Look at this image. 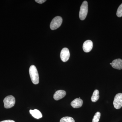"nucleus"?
<instances>
[{
    "mask_svg": "<svg viewBox=\"0 0 122 122\" xmlns=\"http://www.w3.org/2000/svg\"><path fill=\"white\" fill-rule=\"evenodd\" d=\"M83 100L81 99L77 98L72 101L71 105L74 108H80L83 104Z\"/></svg>",
    "mask_w": 122,
    "mask_h": 122,
    "instance_id": "nucleus-10",
    "label": "nucleus"
},
{
    "mask_svg": "<svg viewBox=\"0 0 122 122\" xmlns=\"http://www.w3.org/2000/svg\"><path fill=\"white\" fill-rule=\"evenodd\" d=\"M99 98V92L97 90H96L94 91L93 95L92 96L91 100L93 102H95L98 100Z\"/></svg>",
    "mask_w": 122,
    "mask_h": 122,
    "instance_id": "nucleus-12",
    "label": "nucleus"
},
{
    "mask_svg": "<svg viewBox=\"0 0 122 122\" xmlns=\"http://www.w3.org/2000/svg\"><path fill=\"white\" fill-rule=\"evenodd\" d=\"M30 112L33 117L35 118L38 119L42 117V114L41 113V112L37 109L34 110H30Z\"/></svg>",
    "mask_w": 122,
    "mask_h": 122,
    "instance_id": "nucleus-11",
    "label": "nucleus"
},
{
    "mask_svg": "<svg viewBox=\"0 0 122 122\" xmlns=\"http://www.w3.org/2000/svg\"><path fill=\"white\" fill-rule=\"evenodd\" d=\"M116 15L119 17H122V3L118 8Z\"/></svg>",
    "mask_w": 122,
    "mask_h": 122,
    "instance_id": "nucleus-15",
    "label": "nucleus"
},
{
    "mask_svg": "<svg viewBox=\"0 0 122 122\" xmlns=\"http://www.w3.org/2000/svg\"><path fill=\"white\" fill-rule=\"evenodd\" d=\"M112 66L114 69L118 70L122 69V60L121 59H117L114 60L112 62Z\"/></svg>",
    "mask_w": 122,
    "mask_h": 122,
    "instance_id": "nucleus-9",
    "label": "nucleus"
},
{
    "mask_svg": "<svg viewBox=\"0 0 122 122\" xmlns=\"http://www.w3.org/2000/svg\"><path fill=\"white\" fill-rule=\"evenodd\" d=\"M60 122H75V121L73 118L67 116L61 118Z\"/></svg>",
    "mask_w": 122,
    "mask_h": 122,
    "instance_id": "nucleus-13",
    "label": "nucleus"
},
{
    "mask_svg": "<svg viewBox=\"0 0 122 122\" xmlns=\"http://www.w3.org/2000/svg\"><path fill=\"white\" fill-rule=\"evenodd\" d=\"M100 116H101V114L99 112H96V114H95L94 116L93 119H92V122H98L100 119Z\"/></svg>",
    "mask_w": 122,
    "mask_h": 122,
    "instance_id": "nucleus-14",
    "label": "nucleus"
},
{
    "mask_svg": "<svg viewBox=\"0 0 122 122\" xmlns=\"http://www.w3.org/2000/svg\"><path fill=\"white\" fill-rule=\"evenodd\" d=\"M35 1L39 4H42L46 1V0H35Z\"/></svg>",
    "mask_w": 122,
    "mask_h": 122,
    "instance_id": "nucleus-16",
    "label": "nucleus"
},
{
    "mask_svg": "<svg viewBox=\"0 0 122 122\" xmlns=\"http://www.w3.org/2000/svg\"><path fill=\"white\" fill-rule=\"evenodd\" d=\"M29 74L32 82L35 85L38 84L39 82V75L35 66H30L29 68Z\"/></svg>",
    "mask_w": 122,
    "mask_h": 122,
    "instance_id": "nucleus-1",
    "label": "nucleus"
},
{
    "mask_svg": "<svg viewBox=\"0 0 122 122\" xmlns=\"http://www.w3.org/2000/svg\"><path fill=\"white\" fill-rule=\"evenodd\" d=\"M93 42L91 40H87L84 42L83 45V51L86 53L90 52L93 48Z\"/></svg>",
    "mask_w": 122,
    "mask_h": 122,
    "instance_id": "nucleus-7",
    "label": "nucleus"
},
{
    "mask_svg": "<svg viewBox=\"0 0 122 122\" xmlns=\"http://www.w3.org/2000/svg\"><path fill=\"white\" fill-rule=\"evenodd\" d=\"M60 57L62 61L66 62L68 61L70 57V53L69 49L66 48H63L61 51Z\"/></svg>",
    "mask_w": 122,
    "mask_h": 122,
    "instance_id": "nucleus-6",
    "label": "nucleus"
},
{
    "mask_svg": "<svg viewBox=\"0 0 122 122\" xmlns=\"http://www.w3.org/2000/svg\"><path fill=\"white\" fill-rule=\"evenodd\" d=\"M110 65H112V63H110Z\"/></svg>",
    "mask_w": 122,
    "mask_h": 122,
    "instance_id": "nucleus-18",
    "label": "nucleus"
},
{
    "mask_svg": "<svg viewBox=\"0 0 122 122\" xmlns=\"http://www.w3.org/2000/svg\"><path fill=\"white\" fill-rule=\"evenodd\" d=\"M62 22V19L61 17L58 16L54 17L51 22V29L52 30L57 29L61 26Z\"/></svg>",
    "mask_w": 122,
    "mask_h": 122,
    "instance_id": "nucleus-3",
    "label": "nucleus"
},
{
    "mask_svg": "<svg viewBox=\"0 0 122 122\" xmlns=\"http://www.w3.org/2000/svg\"><path fill=\"white\" fill-rule=\"evenodd\" d=\"M66 94V91L62 90L57 91L54 95L53 98L55 100H58L63 98Z\"/></svg>",
    "mask_w": 122,
    "mask_h": 122,
    "instance_id": "nucleus-8",
    "label": "nucleus"
},
{
    "mask_svg": "<svg viewBox=\"0 0 122 122\" xmlns=\"http://www.w3.org/2000/svg\"><path fill=\"white\" fill-rule=\"evenodd\" d=\"M0 122H15L14 120H4V121H1Z\"/></svg>",
    "mask_w": 122,
    "mask_h": 122,
    "instance_id": "nucleus-17",
    "label": "nucleus"
},
{
    "mask_svg": "<svg viewBox=\"0 0 122 122\" xmlns=\"http://www.w3.org/2000/svg\"><path fill=\"white\" fill-rule=\"evenodd\" d=\"M88 12V3L87 1H85L81 5L79 11V16L82 20H85Z\"/></svg>",
    "mask_w": 122,
    "mask_h": 122,
    "instance_id": "nucleus-2",
    "label": "nucleus"
},
{
    "mask_svg": "<svg viewBox=\"0 0 122 122\" xmlns=\"http://www.w3.org/2000/svg\"><path fill=\"white\" fill-rule=\"evenodd\" d=\"M114 106L115 109H120L122 107V93H119L116 95L114 98Z\"/></svg>",
    "mask_w": 122,
    "mask_h": 122,
    "instance_id": "nucleus-5",
    "label": "nucleus"
},
{
    "mask_svg": "<svg viewBox=\"0 0 122 122\" xmlns=\"http://www.w3.org/2000/svg\"><path fill=\"white\" fill-rule=\"evenodd\" d=\"M4 102L5 108L9 109L13 107L15 105V98L12 95L7 96L4 99Z\"/></svg>",
    "mask_w": 122,
    "mask_h": 122,
    "instance_id": "nucleus-4",
    "label": "nucleus"
}]
</instances>
